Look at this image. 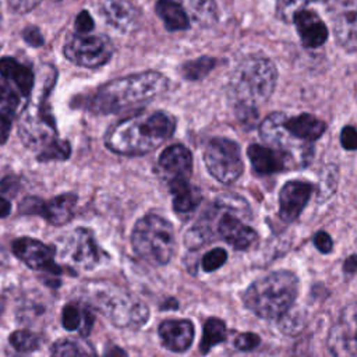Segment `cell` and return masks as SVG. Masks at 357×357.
<instances>
[{
	"label": "cell",
	"mask_w": 357,
	"mask_h": 357,
	"mask_svg": "<svg viewBox=\"0 0 357 357\" xmlns=\"http://www.w3.org/2000/svg\"><path fill=\"white\" fill-rule=\"evenodd\" d=\"M70 155V145L66 141L56 139L47 148H45L39 155V160H49V159H67Z\"/></svg>",
	"instance_id": "4dcf8cb0"
},
{
	"label": "cell",
	"mask_w": 357,
	"mask_h": 357,
	"mask_svg": "<svg viewBox=\"0 0 357 357\" xmlns=\"http://www.w3.org/2000/svg\"><path fill=\"white\" fill-rule=\"evenodd\" d=\"M215 64H216V59L209 57V56H202L197 60L183 64L181 74L187 79H201L215 67Z\"/></svg>",
	"instance_id": "f1b7e54d"
},
{
	"label": "cell",
	"mask_w": 357,
	"mask_h": 357,
	"mask_svg": "<svg viewBox=\"0 0 357 357\" xmlns=\"http://www.w3.org/2000/svg\"><path fill=\"white\" fill-rule=\"evenodd\" d=\"M11 248L17 258L35 271H45L52 275H59L61 272L54 262L56 251L39 240L20 237L13 241Z\"/></svg>",
	"instance_id": "4fadbf2b"
},
{
	"label": "cell",
	"mask_w": 357,
	"mask_h": 357,
	"mask_svg": "<svg viewBox=\"0 0 357 357\" xmlns=\"http://www.w3.org/2000/svg\"><path fill=\"white\" fill-rule=\"evenodd\" d=\"M343 269L346 273L349 275H353L357 272V255H350L346 261H344V265H343Z\"/></svg>",
	"instance_id": "60d3db41"
},
{
	"label": "cell",
	"mask_w": 357,
	"mask_h": 357,
	"mask_svg": "<svg viewBox=\"0 0 357 357\" xmlns=\"http://www.w3.org/2000/svg\"><path fill=\"white\" fill-rule=\"evenodd\" d=\"M11 131V110H0V144H4L8 139Z\"/></svg>",
	"instance_id": "8d00e7d4"
},
{
	"label": "cell",
	"mask_w": 357,
	"mask_h": 357,
	"mask_svg": "<svg viewBox=\"0 0 357 357\" xmlns=\"http://www.w3.org/2000/svg\"><path fill=\"white\" fill-rule=\"evenodd\" d=\"M340 142L344 149H357V130L351 126H346L340 132Z\"/></svg>",
	"instance_id": "e575fe53"
},
{
	"label": "cell",
	"mask_w": 357,
	"mask_h": 357,
	"mask_svg": "<svg viewBox=\"0 0 357 357\" xmlns=\"http://www.w3.org/2000/svg\"><path fill=\"white\" fill-rule=\"evenodd\" d=\"M294 24L307 47H318L328 38V28L324 21L310 10H300L294 14Z\"/></svg>",
	"instance_id": "d6986e66"
},
{
	"label": "cell",
	"mask_w": 357,
	"mask_h": 357,
	"mask_svg": "<svg viewBox=\"0 0 357 357\" xmlns=\"http://www.w3.org/2000/svg\"><path fill=\"white\" fill-rule=\"evenodd\" d=\"M314 191V185L307 181H289L286 183L279 194V216L283 222L291 223L294 222L304 206L307 205L311 194Z\"/></svg>",
	"instance_id": "2e32d148"
},
{
	"label": "cell",
	"mask_w": 357,
	"mask_h": 357,
	"mask_svg": "<svg viewBox=\"0 0 357 357\" xmlns=\"http://www.w3.org/2000/svg\"><path fill=\"white\" fill-rule=\"evenodd\" d=\"M52 357H98V356L75 340L63 339L53 344Z\"/></svg>",
	"instance_id": "83f0119b"
},
{
	"label": "cell",
	"mask_w": 357,
	"mask_h": 357,
	"mask_svg": "<svg viewBox=\"0 0 357 357\" xmlns=\"http://www.w3.org/2000/svg\"><path fill=\"white\" fill-rule=\"evenodd\" d=\"M204 160L209 173L223 184L236 181L244 170L240 146L229 138H212L205 146Z\"/></svg>",
	"instance_id": "9c48e42d"
},
{
	"label": "cell",
	"mask_w": 357,
	"mask_h": 357,
	"mask_svg": "<svg viewBox=\"0 0 357 357\" xmlns=\"http://www.w3.org/2000/svg\"><path fill=\"white\" fill-rule=\"evenodd\" d=\"M131 244L135 254L151 265H166L176 251L173 225L158 215L141 218L132 230Z\"/></svg>",
	"instance_id": "5b68a950"
},
{
	"label": "cell",
	"mask_w": 357,
	"mask_h": 357,
	"mask_svg": "<svg viewBox=\"0 0 357 357\" xmlns=\"http://www.w3.org/2000/svg\"><path fill=\"white\" fill-rule=\"evenodd\" d=\"M247 153L251 160L252 169L259 174H272L290 169L287 159L271 146L252 144L248 146Z\"/></svg>",
	"instance_id": "ffe728a7"
},
{
	"label": "cell",
	"mask_w": 357,
	"mask_h": 357,
	"mask_svg": "<svg viewBox=\"0 0 357 357\" xmlns=\"http://www.w3.org/2000/svg\"><path fill=\"white\" fill-rule=\"evenodd\" d=\"M328 347L335 357H357V301L340 312L329 331Z\"/></svg>",
	"instance_id": "8fae6325"
},
{
	"label": "cell",
	"mask_w": 357,
	"mask_h": 357,
	"mask_svg": "<svg viewBox=\"0 0 357 357\" xmlns=\"http://www.w3.org/2000/svg\"><path fill=\"white\" fill-rule=\"evenodd\" d=\"M278 71L275 64L262 56H250L241 60L233 71L229 92L237 107L255 109L273 92Z\"/></svg>",
	"instance_id": "277c9868"
},
{
	"label": "cell",
	"mask_w": 357,
	"mask_h": 357,
	"mask_svg": "<svg viewBox=\"0 0 357 357\" xmlns=\"http://www.w3.org/2000/svg\"><path fill=\"white\" fill-rule=\"evenodd\" d=\"M227 259V252L223 248H213L202 257L201 266L205 272H213L220 268Z\"/></svg>",
	"instance_id": "1f68e13d"
},
{
	"label": "cell",
	"mask_w": 357,
	"mask_h": 357,
	"mask_svg": "<svg viewBox=\"0 0 357 357\" xmlns=\"http://www.w3.org/2000/svg\"><path fill=\"white\" fill-rule=\"evenodd\" d=\"M22 36H24L25 42H28L31 46H40L43 43V36H42L40 31L35 26H28L26 29H24Z\"/></svg>",
	"instance_id": "ab89813d"
},
{
	"label": "cell",
	"mask_w": 357,
	"mask_h": 357,
	"mask_svg": "<svg viewBox=\"0 0 357 357\" xmlns=\"http://www.w3.org/2000/svg\"><path fill=\"white\" fill-rule=\"evenodd\" d=\"M39 3H40V0H8L10 8L18 14H25V13L31 11Z\"/></svg>",
	"instance_id": "f35d334b"
},
{
	"label": "cell",
	"mask_w": 357,
	"mask_h": 357,
	"mask_svg": "<svg viewBox=\"0 0 357 357\" xmlns=\"http://www.w3.org/2000/svg\"><path fill=\"white\" fill-rule=\"evenodd\" d=\"M167 78L158 71H144L106 82L92 98V110L119 113L142 106L165 92Z\"/></svg>",
	"instance_id": "7a4b0ae2"
},
{
	"label": "cell",
	"mask_w": 357,
	"mask_h": 357,
	"mask_svg": "<svg viewBox=\"0 0 357 357\" xmlns=\"http://www.w3.org/2000/svg\"><path fill=\"white\" fill-rule=\"evenodd\" d=\"M10 344L21 353H29L39 347L40 336L29 331H15L10 335Z\"/></svg>",
	"instance_id": "f546056e"
},
{
	"label": "cell",
	"mask_w": 357,
	"mask_h": 357,
	"mask_svg": "<svg viewBox=\"0 0 357 357\" xmlns=\"http://www.w3.org/2000/svg\"><path fill=\"white\" fill-rule=\"evenodd\" d=\"M314 245L324 254H328L333 248V243L331 236L326 231H318L314 236Z\"/></svg>",
	"instance_id": "74e56055"
},
{
	"label": "cell",
	"mask_w": 357,
	"mask_h": 357,
	"mask_svg": "<svg viewBox=\"0 0 357 357\" xmlns=\"http://www.w3.org/2000/svg\"><path fill=\"white\" fill-rule=\"evenodd\" d=\"M155 8L169 31H183L190 26V18L180 3L173 0H159Z\"/></svg>",
	"instance_id": "d4e9b609"
},
{
	"label": "cell",
	"mask_w": 357,
	"mask_h": 357,
	"mask_svg": "<svg viewBox=\"0 0 357 357\" xmlns=\"http://www.w3.org/2000/svg\"><path fill=\"white\" fill-rule=\"evenodd\" d=\"M174 127L173 117L165 112L138 113L110 127L105 144L120 155H144L167 141Z\"/></svg>",
	"instance_id": "6da1fadb"
},
{
	"label": "cell",
	"mask_w": 357,
	"mask_h": 357,
	"mask_svg": "<svg viewBox=\"0 0 357 357\" xmlns=\"http://www.w3.org/2000/svg\"><path fill=\"white\" fill-rule=\"evenodd\" d=\"M61 322L67 331H79L81 335L86 336L91 332L93 317L88 307L78 303H68L63 308Z\"/></svg>",
	"instance_id": "cb8c5ba5"
},
{
	"label": "cell",
	"mask_w": 357,
	"mask_h": 357,
	"mask_svg": "<svg viewBox=\"0 0 357 357\" xmlns=\"http://www.w3.org/2000/svg\"><path fill=\"white\" fill-rule=\"evenodd\" d=\"M105 356H106V357H127L126 351H124L123 349L117 347V346H112V347H109V349L106 350Z\"/></svg>",
	"instance_id": "b9f144b4"
},
{
	"label": "cell",
	"mask_w": 357,
	"mask_h": 357,
	"mask_svg": "<svg viewBox=\"0 0 357 357\" xmlns=\"http://www.w3.org/2000/svg\"><path fill=\"white\" fill-rule=\"evenodd\" d=\"M335 39L347 52H357V0H337L332 8Z\"/></svg>",
	"instance_id": "5bb4252c"
},
{
	"label": "cell",
	"mask_w": 357,
	"mask_h": 357,
	"mask_svg": "<svg viewBox=\"0 0 357 357\" xmlns=\"http://www.w3.org/2000/svg\"><path fill=\"white\" fill-rule=\"evenodd\" d=\"M173 194V209L180 219H188L199 205L202 195L198 187H194L188 180H178L169 184Z\"/></svg>",
	"instance_id": "44dd1931"
},
{
	"label": "cell",
	"mask_w": 357,
	"mask_h": 357,
	"mask_svg": "<svg viewBox=\"0 0 357 357\" xmlns=\"http://www.w3.org/2000/svg\"><path fill=\"white\" fill-rule=\"evenodd\" d=\"M279 328L282 329V332L293 335L301 331L303 328V318L296 315V312L290 314L289 311H286L282 317H280V322H279Z\"/></svg>",
	"instance_id": "d6a6232c"
},
{
	"label": "cell",
	"mask_w": 357,
	"mask_h": 357,
	"mask_svg": "<svg viewBox=\"0 0 357 357\" xmlns=\"http://www.w3.org/2000/svg\"><path fill=\"white\" fill-rule=\"evenodd\" d=\"M159 336L166 349L181 353L192 343L194 325L188 319H166L159 325Z\"/></svg>",
	"instance_id": "e0dca14e"
},
{
	"label": "cell",
	"mask_w": 357,
	"mask_h": 357,
	"mask_svg": "<svg viewBox=\"0 0 357 357\" xmlns=\"http://www.w3.org/2000/svg\"><path fill=\"white\" fill-rule=\"evenodd\" d=\"M60 261L74 271H89L100 262V248L93 234L85 227H77L59 240L54 250Z\"/></svg>",
	"instance_id": "ba28073f"
},
{
	"label": "cell",
	"mask_w": 357,
	"mask_h": 357,
	"mask_svg": "<svg viewBox=\"0 0 357 357\" xmlns=\"http://www.w3.org/2000/svg\"><path fill=\"white\" fill-rule=\"evenodd\" d=\"M227 336L226 325L219 318H209L204 324V332L199 349L202 353H208L213 346L225 342Z\"/></svg>",
	"instance_id": "4316f807"
},
{
	"label": "cell",
	"mask_w": 357,
	"mask_h": 357,
	"mask_svg": "<svg viewBox=\"0 0 357 357\" xmlns=\"http://www.w3.org/2000/svg\"><path fill=\"white\" fill-rule=\"evenodd\" d=\"M284 113L276 112L265 117L259 126L262 139L273 149L280 152L289 162L290 169L303 167L310 163L312 145L293 137L284 127Z\"/></svg>",
	"instance_id": "52a82bcc"
},
{
	"label": "cell",
	"mask_w": 357,
	"mask_h": 357,
	"mask_svg": "<svg viewBox=\"0 0 357 357\" xmlns=\"http://www.w3.org/2000/svg\"><path fill=\"white\" fill-rule=\"evenodd\" d=\"M8 266V257L6 254V251L3 250V247L0 245V273L4 272Z\"/></svg>",
	"instance_id": "ee69618b"
},
{
	"label": "cell",
	"mask_w": 357,
	"mask_h": 357,
	"mask_svg": "<svg viewBox=\"0 0 357 357\" xmlns=\"http://www.w3.org/2000/svg\"><path fill=\"white\" fill-rule=\"evenodd\" d=\"M0 74L7 79L13 81L22 95H29L31 89L33 88L35 79L32 70L18 63L15 59H0Z\"/></svg>",
	"instance_id": "603a6c76"
},
{
	"label": "cell",
	"mask_w": 357,
	"mask_h": 357,
	"mask_svg": "<svg viewBox=\"0 0 357 357\" xmlns=\"http://www.w3.org/2000/svg\"><path fill=\"white\" fill-rule=\"evenodd\" d=\"M300 1H305V3H319V1H329V0H300Z\"/></svg>",
	"instance_id": "f6af8a7d"
},
{
	"label": "cell",
	"mask_w": 357,
	"mask_h": 357,
	"mask_svg": "<svg viewBox=\"0 0 357 357\" xmlns=\"http://www.w3.org/2000/svg\"><path fill=\"white\" fill-rule=\"evenodd\" d=\"M0 18H1V14H0Z\"/></svg>",
	"instance_id": "bcb514c9"
},
{
	"label": "cell",
	"mask_w": 357,
	"mask_h": 357,
	"mask_svg": "<svg viewBox=\"0 0 357 357\" xmlns=\"http://www.w3.org/2000/svg\"><path fill=\"white\" fill-rule=\"evenodd\" d=\"M91 294L96 308L119 328H139L148 321L146 304L114 284H95Z\"/></svg>",
	"instance_id": "8992f818"
},
{
	"label": "cell",
	"mask_w": 357,
	"mask_h": 357,
	"mask_svg": "<svg viewBox=\"0 0 357 357\" xmlns=\"http://www.w3.org/2000/svg\"><path fill=\"white\" fill-rule=\"evenodd\" d=\"M259 344V336L251 332L240 333L234 339V347L241 351H250Z\"/></svg>",
	"instance_id": "836d02e7"
},
{
	"label": "cell",
	"mask_w": 357,
	"mask_h": 357,
	"mask_svg": "<svg viewBox=\"0 0 357 357\" xmlns=\"http://www.w3.org/2000/svg\"><path fill=\"white\" fill-rule=\"evenodd\" d=\"M158 172L167 184L190 180L192 172L191 152L180 144L167 146L158 159Z\"/></svg>",
	"instance_id": "9a60e30c"
},
{
	"label": "cell",
	"mask_w": 357,
	"mask_h": 357,
	"mask_svg": "<svg viewBox=\"0 0 357 357\" xmlns=\"http://www.w3.org/2000/svg\"><path fill=\"white\" fill-rule=\"evenodd\" d=\"M298 293V279L289 271H278L252 282L243 294L244 305L257 317L280 318Z\"/></svg>",
	"instance_id": "3957f363"
},
{
	"label": "cell",
	"mask_w": 357,
	"mask_h": 357,
	"mask_svg": "<svg viewBox=\"0 0 357 357\" xmlns=\"http://www.w3.org/2000/svg\"><path fill=\"white\" fill-rule=\"evenodd\" d=\"M93 29V20L88 11L82 10L75 18V31L78 33H89Z\"/></svg>",
	"instance_id": "d590c367"
},
{
	"label": "cell",
	"mask_w": 357,
	"mask_h": 357,
	"mask_svg": "<svg viewBox=\"0 0 357 357\" xmlns=\"http://www.w3.org/2000/svg\"><path fill=\"white\" fill-rule=\"evenodd\" d=\"M188 18L201 26H211L218 21V7L215 0H181Z\"/></svg>",
	"instance_id": "484cf974"
},
{
	"label": "cell",
	"mask_w": 357,
	"mask_h": 357,
	"mask_svg": "<svg viewBox=\"0 0 357 357\" xmlns=\"http://www.w3.org/2000/svg\"><path fill=\"white\" fill-rule=\"evenodd\" d=\"M102 14L113 28L121 32L134 31L139 22V11L128 0H105Z\"/></svg>",
	"instance_id": "ac0fdd59"
},
{
	"label": "cell",
	"mask_w": 357,
	"mask_h": 357,
	"mask_svg": "<svg viewBox=\"0 0 357 357\" xmlns=\"http://www.w3.org/2000/svg\"><path fill=\"white\" fill-rule=\"evenodd\" d=\"M284 127L287 131L303 142L312 144L325 132V123L312 114H298L294 117L284 116Z\"/></svg>",
	"instance_id": "7402d4cb"
},
{
	"label": "cell",
	"mask_w": 357,
	"mask_h": 357,
	"mask_svg": "<svg viewBox=\"0 0 357 357\" xmlns=\"http://www.w3.org/2000/svg\"><path fill=\"white\" fill-rule=\"evenodd\" d=\"M75 205H77V195L67 192V194H60L49 201L29 197L21 202L20 211L25 215H39L43 219H46L49 223L61 226L73 218Z\"/></svg>",
	"instance_id": "7c38bea8"
},
{
	"label": "cell",
	"mask_w": 357,
	"mask_h": 357,
	"mask_svg": "<svg viewBox=\"0 0 357 357\" xmlns=\"http://www.w3.org/2000/svg\"><path fill=\"white\" fill-rule=\"evenodd\" d=\"M11 211V204L4 197H0V218H6Z\"/></svg>",
	"instance_id": "7bdbcfd3"
},
{
	"label": "cell",
	"mask_w": 357,
	"mask_h": 357,
	"mask_svg": "<svg viewBox=\"0 0 357 357\" xmlns=\"http://www.w3.org/2000/svg\"><path fill=\"white\" fill-rule=\"evenodd\" d=\"M113 45L107 36L75 33L64 45V56L81 67H99L110 60Z\"/></svg>",
	"instance_id": "30bf717a"
}]
</instances>
